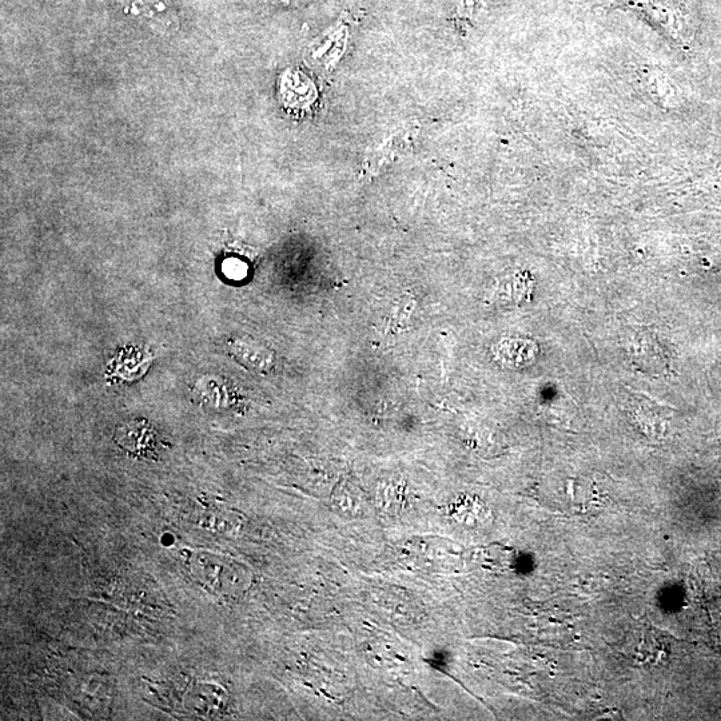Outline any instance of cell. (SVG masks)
<instances>
[{"label": "cell", "instance_id": "6da1fadb", "mask_svg": "<svg viewBox=\"0 0 721 721\" xmlns=\"http://www.w3.org/2000/svg\"><path fill=\"white\" fill-rule=\"evenodd\" d=\"M115 442L127 452L146 454L154 448V430L146 424V421H133L118 428Z\"/></svg>", "mask_w": 721, "mask_h": 721}, {"label": "cell", "instance_id": "7a4b0ae2", "mask_svg": "<svg viewBox=\"0 0 721 721\" xmlns=\"http://www.w3.org/2000/svg\"><path fill=\"white\" fill-rule=\"evenodd\" d=\"M452 515L466 525H481L488 520L489 511L478 500H462L454 505Z\"/></svg>", "mask_w": 721, "mask_h": 721}, {"label": "cell", "instance_id": "3957f363", "mask_svg": "<svg viewBox=\"0 0 721 721\" xmlns=\"http://www.w3.org/2000/svg\"><path fill=\"white\" fill-rule=\"evenodd\" d=\"M478 559L483 561L485 565H491L489 568L504 569L509 568L508 565L513 563V553L511 549L499 545V547L480 549Z\"/></svg>", "mask_w": 721, "mask_h": 721}, {"label": "cell", "instance_id": "277c9868", "mask_svg": "<svg viewBox=\"0 0 721 721\" xmlns=\"http://www.w3.org/2000/svg\"><path fill=\"white\" fill-rule=\"evenodd\" d=\"M223 273L231 278V280H242V278H245L246 274H248V266L242 264L241 261L231 258V260H227L225 264H223Z\"/></svg>", "mask_w": 721, "mask_h": 721}]
</instances>
